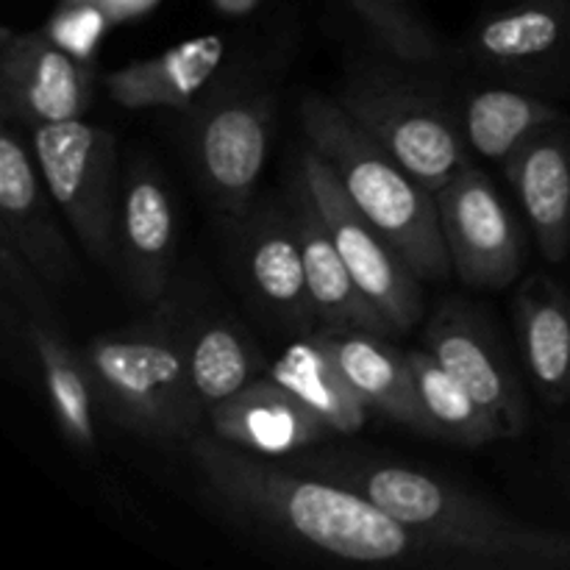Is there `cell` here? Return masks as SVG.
I'll use <instances>...</instances> for the list:
<instances>
[{"label": "cell", "instance_id": "6da1fadb", "mask_svg": "<svg viewBox=\"0 0 570 570\" xmlns=\"http://www.w3.org/2000/svg\"><path fill=\"white\" fill-rule=\"evenodd\" d=\"M189 454L228 510L278 538L362 566H443L404 523L345 484L289 471L217 434L189 438Z\"/></svg>", "mask_w": 570, "mask_h": 570}, {"label": "cell", "instance_id": "7a4b0ae2", "mask_svg": "<svg viewBox=\"0 0 570 570\" xmlns=\"http://www.w3.org/2000/svg\"><path fill=\"white\" fill-rule=\"evenodd\" d=\"M295 468L371 499L417 534L445 568L570 570V532L515 521L429 471L356 454L306 456Z\"/></svg>", "mask_w": 570, "mask_h": 570}, {"label": "cell", "instance_id": "3957f363", "mask_svg": "<svg viewBox=\"0 0 570 570\" xmlns=\"http://www.w3.org/2000/svg\"><path fill=\"white\" fill-rule=\"evenodd\" d=\"M301 126L356 209L399 250L421 282H440L454 271L432 189L410 176L337 100L306 95Z\"/></svg>", "mask_w": 570, "mask_h": 570}, {"label": "cell", "instance_id": "277c9868", "mask_svg": "<svg viewBox=\"0 0 570 570\" xmlns=\"http://www.w3.org/2000/svg\"><path fill=\"white\" fill-rule=\"evenodd\" d=\"M189 340L173 306L137 326L100 334L81 348L95 406L117 426L148 440L195 438L204 412L189 376Z\"/></svg>", "mask_w": 570, "mask_h": 570}, {"label": "cell", "instance_id": "5b68a950", "mask_svg": "<svg viewBox=\"0 0 570 570\" xmlns=\"http://www.w3.org/2000/svg\"><path fill=\"white\" fill-rule=\"evenodd\" d=\"M31 150L50 198L98 262L115 248V134L83 120L31 128Z\"/></svg>", "mask_w": 570, "mask_h": 570}, {"label": "cell", "instance_id": "8992f818", "mask_svg": "<svg viewBox=\"0 0 570 570\" xmlns=\"http://www.w3.org/2000/svg\"><path fill=\"white\" fill-rule=\"evenodd\" d=\"M337 104L434 195L468 167L460 131L421 89L382 76L362 78L345 87Z\"/></svg>", "mask_w": 570, "mask_h": 570}, {"label": "cell", "instance_id": "52a82bcc", "mask_svg": "<svg viewBox=\"0 0 570 570\" xmlns=\"http://www.w3.org/2000/svg\"><path fill=\"white\" fill-rule=\"evenodd\" d=\"M298 178L309 189L317 212L332 232L340 256L348 265L356 287L387 317L393 332H406L423 315L421 278L399 250L356 209L328 161L315 148L301 154Z\"/></svg>", "mask_w": 570, "mask_h": 570}, {"label": "cell", "instance_id": "ba28073f", "mask_svg": "<svg viewBox=\"0 0 570 570\" xmlns=\"http://www.w3.org/2000/svg\"><path fill=\"white\" fill-rule=\"evenodd\" d=\"M440 228L451 267L462 284L501 289L512 284L523 265V237L518 220L490 178L465 167L438 193Z\"/></svg>", "mask_w": 570, "mask_h": 570}, {"label": "cell", "instance_id": "9c48e42d", "mask_svg": "<svg viewBox=\"0 0 570 570\" xmlns=\"http://www.w3.org/2000/svg\"><path fill=\"white\" fill-rule=\"evenodd\" d=\"M95 67L45 31L0 33V109L6 122L37 128L81 120L92 109Z\"/></svg>", "mask_w": 570, "mask_h": 570}, {"label": "cell", "instance_id": "30bf717a", "mask_svg": "<svg viewBox=\"0 0 570 570\" xmlns=\"http://www.w3.org/2000/svg\"><path fill=\"white\" fill-rule=\"evenodd\" d=\"M426 348L440 360L445 371L454 373L468 393L479 401L501 440L518 438L527 429V395L521 379L482 317L451 301L440 306L429 321Z\"/></svg>", "mask_w": 570, "mask_h": 570}, {"label": "cell", "instance_id": "8fae6325", "mask_svg": "<svg viewBox=\"0 0 570 570\" xmlns=\"http://www.w3.org/2000/svg\"><path fill=\"white\" fill-rule=\"evenodd\" d=\"M33 154V150H31ZM22 145L14 122H6L0 134V220L3 245L14 248L37 276L65 282L72 273V254L50 212V193L39 184V165Z\"/></svg>", "mask_w": 570, "mask_h": 570}, {"label": "cell", "instance_id": "7c38bea8", "mask_svg": "<svg viewBox=\"0 0 570 570\" xmlns=\"http://www.w3.org/2000/svg\"><path fill=\"white\" fill-rule=\"evenodd\" d=\"M271 145V106L259 98H232L206 111L195 137L200 176L215 198L239 209L254 195Z\"/></svg>", "mask_w": 570, "mask_h": 570}, {"label": "cell", "instance_id": "4fadbf2b", "mask_svg": "<svg viewBox=\"0 0 570 570\" xmlns=\"http://www.w3.org/2000/svg\"><path fill=\"white\" fill-rule=\"evenodd\" d=\"M212 432L262 456H289L323 443L332 432L321 415L276 379H254L209 412Z\"/></svg>", "mask_w": 570, "mask_h": 570}, {"label": "cell", "instance_id": "5bb4252c", "mask_svg": "<svg viewBox=\"0 0 570 570\" xmlns=\"http://www.w3.org/2000/svg\"><path fill=\"white\" fill-rule=\"evenodd\" d=\"M323 343L328 345L337 360L340 371L351 382V387L362 395L371 410H379L384 417L415 432L434 434L432 421L423 412L415 390V376L406 354L382 340L384 334L365 332V328H323Z\"/></svg>", "mask_w": 570, "mask_h": 570}, {"label": "cell", "instance_id": "9a60e30c", "mask_svg": "<svg viewBox=\"0 0 570 570\" xmlns=\"http://www.w3.org/2000/svg\"><path fill=\"white\" fill-rule=\"evenodd\" d=\"M122 267L128 287L142 301L165 295L176 248V217L159 173L137 167L128 173L120 209Z\"/></svg>", "mask_w": 570, "mask_h": 570}, {"label": "cell", "instance_id": "2e32d148", "mask_svg": "<svg viewBox=\"0 0 570 570\" xmlns=\"http://www.w3.org/2000/svg\"><path fill=\"white\" fill-rule=\"evenodd\" d=\"M507 178L549 262L570 256V148L543 128L507 159Z\"/></svg>", "mask_w": 570, "mask_h": 570}, {"label": "cell", "instance_id": "e0dca14e", "mask_svg": "<svg viewBox=\"0 0 570 570\" xmlns=\"http://www.w3.org/2000/svg\"><path fill=\"white\" fill-rule=\"evenodd\" d=\"M295 232H298L301 256L306 267L312 301L317 317L334 328H365V332L390 334L393 326L387 317L367 301V295L356 287L348 265L334 245L326 220L317 212L309 189L298 178V212H295Z\"/></svg>", "mask_w": 570, "mask_h": 570}, {"label": "cell", "instance_id": "ac0fdd59", "mask_svg": "<svg viewBox=\"0 0 570 570\" xmlns=\"http://www.w3.org/2000/svg\"><path fill=\"white\" fill-rule=\"evenodd\" d=\"M226 56L220 33L189 39L154 59L134 61L104 78L111 100L126 109H187Z\"/></svg>", "mask_w": 570, "mask_h": 570}, {"label": "cell", "instance_id": "d6986e66", "mask_svg": "<svg viewBox=\"0 0 570 570\" xmlns=\"http://www.w3.org/2000/svg\"><path fill=\"white\" fill-rule=\"evenodd\" d=\"M518 337L543 399L570 404V301L551 278H532L518 293Z\"/></svg>", "mask_w": 570, "mask_h": 570}, {"label": "cell", "instance_id": "ffe728a7", "mask_svg": "<svg viewBox=\"0 0 570 570\" xmlns=\"http://www.w3.org/2000/svg\"><path fill=\"white\" fill-rule=\"evenodd\" d=\"M271 379L321 415L334 434H354L365 426L371 406L351 387L321 332L289 343L273 362Z\"/></svg>", "mask_w": 570, "mask_h": 570}, {"label": "cell", "instance_id": "44dd1931", "mask_svg": "<svg viewBox=\"0 0 570 570\" xmlns=\"http://www.w3.org/2000/svg\"><path fill=\"white\" fill-rule=\"evenodd\" d=\"M245 267L256 295L284 321L309 323L317 317L309 284H306L304 256H301L295 223L267 217L256 223L245 245Z\"/></svg>", "mask_w": 570, "mask_h": 570}, {"label": "cell", "instance_id": "7402d4cb", "mask_svg": "<svg viewBox=\"0 0 570 570\" xmlns=\"http://www.w3.org/2000/svg\"><path fill=\"white\" fill-rule=\"evenodd\" d=\"M560 117L557 106L518 89H482L465 106V137L476 154L507 161Z\"/></svg>", "mask_w": 570, "mask_h": 570}, {"label": "cell", "instance_id": "603a6c76", "mask_svg": "<svg viewBox=\"0 0 570 570\" xmlns=\"http://www.w3.org/2000/svg\"><path fill=\"white\" fill-rule=\"evenodd\" d=\"M31 343L39 360V371H42L45 390H48L56 426L65 434L67 443L78 445V449H92L95 395L81 351H72L59 334H53L42 323H33Z\"/></svg>", "mask_w": 570, "mask_h": 570}, {"label": "cell", "instance_id": "cb8c5ba5", "mask_svg": "<svg viewBox=\"0 0 570 570\" xmlns=\"http://www.w3.org/2000/svg\"><path fill=\"white\" fill-rule=\"evenodd\" d=\"M406 360L415 376L423 412L432 421L434 438H445L460 445H484L501 440L488 412L479 406V401L468 393V387L454 373L440 365L432 351H410Z\"/></svg>", "mask_w": 570, "mask_h": 570}, {"label": "cell", "instance_id": "d4e9b609", "mask_svg": "<svg viewBox=\"0 0 570 570\" xmlns=\"http://www.w3.org/2000/svg\"><path fill=\"white\" fill-rule=\"evenodd\" d=\"M570 37L568 9L554 0L527 3L521 9L488 17L476 28L479 53L495 65H521L551 56Z\"/></svg>", "mask_w": 570, "mask_h": 570}, {"label": "cell", "instance_id": "484cf974", "mask_svg": "<svg viewBox=\"0 0 570 570\" xmlns=\"http://www.w3.org/2000/svg\"><path fill=\"white\" fill-rule=\"evenodd\" d=\"M256 365V348L232 323H209L189 340V376L209 412L254 382Z\"/></svg>", "mask_w": 570, "mask_h": 570}, {"label": "cell", "instance_id": "4316f807", "mask_svg": "<svg viewBox=\"0 0 570 570\" xmlns=\"http://www.w3.org/2000/svg\"><path fill=\"white\" fill-rule=\"evenodd\" d=\"M365 31L395 59L415 67L443 65L445 48L406 0H348Z\"/></svg>", "mask_w": 570, "mask_h": 570}, {"label": "cell", "instance_id": "83f0119b", "mask_svg": "<svg viewBox=\"0 0 570 570\" xmlns=\"http://www.w3.org/2000/svg\"><path fill=\"white\" fill-rule=\"evenodd\" d=\"M109 22H115L109 11L95 0H61L56 14L45 26V33L76 59L92 61Z\"/></svg>", "mask_w": 570, "mask_h": 570}, {"label": "cell", "instance_id": "f1b7e54d", "mask_svg": "<svg viewBox=\"0 0 570 570\" xmlns=\"http://www.w3.org/2000/svg\"><path fill=\"white\" fill-rule=\"evenodd\" d=\"M156 3H159V0H100V6L109 11V17L115 22L148 14Z\"/></svg>", "mask_w": 570, "mask_h": 570}, {"label": "cell", "instance_id": "f546056e", "mask_svg": "<svg viewBox=\"0 0 570 570\" xmlns=\"http://www.w3.org/2000/svg\"><path fill=\"white\" fill-rule=\"evenodd\" d=\"M212 3H215V9L223 11V14L243 17V14H250V11L259 6V0H212Z\"/></svg>", "mask_w": 570, "mask_h": 570}, {"label": "cell", "instance_id": "4dcf8cb0", "mask_svg": "<svg viewBox=\"0 0 570 570\" xmlns=\"http://www.w3.org/2000/svg\"><path fill=\"white\" fill-rule=\"evenodd\" d=\"M568 22H570V0H568Z\"/></svg>", "mask_w": 570, "mask_h": 570}, {"label": "cell", "instance_id": "1f68e13d", "mask_svg": "<svg viewBox=\"0 0 570 570\" xmlns=\"http://www.w3.org/2000/svg\"><path fill=\"white\" fill-rule=\"evenodd\" d=\"M95 3H100V0H95Z\"/></svg>", "mask_w": 570, "mask_h": 570}]
</instances>
